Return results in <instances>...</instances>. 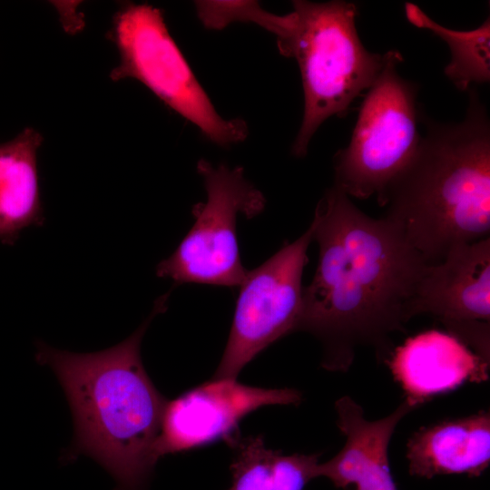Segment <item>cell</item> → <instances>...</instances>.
I'll return each mask as SVG.
<instances>
[{
    "label": "cell",
    "instance_id": "obj_17",
    "mask_svg": "<svg viewBox=\"0 0 490 490\" xmlns=\"http://www.w3.org/2000/svg\"><path fill=\"white\" fill-rule=\"evenodd\" d=\"M195 8L202 24L213 30L234 22H250L277 36L284 21V15L264 10L256 1H196Z\"/></svg>",
    "mask_w": 490,
    "mask_h": 490
},
{
    "label": "cell",
    "instance_id": "obj_5",
    "mask_svg": "<svg viewBox=\"0 0 490 490\" xmlns=\"http://www.w3.org/2000/svg\"><path fill=\"white\" fill-rule=\"evenodd\" d=\"M109 34L120 57L110 73L113 81L138 80L216 144L228 146L247 138L245 121L225 119L218 113L158 8L124 4L115 13Z\"/></svg>",
    "mask_w": 490,
    "mask_h": 490
},
{
    "label": "cell",
    "instance_id": "obj_1",
    "mask_svg": "<svg viewBox=\"0 0 490 490\" xmlns=\"http://www.w3.org/2000/svg\"><path fill=\"white\" fill-rule=\"evenodd\" d=\"M310 225L318 265L303 287L295 331L320 342L327 370L348 371L361 346L387 362L394 351L391 334L405 332L415 317L428 264L395 224L368 216L335 185L318 201Z\"/></svg>",
    "mask_w": 490,
    "mask_h": 490
},
{
    "label": "cell",
    "instance_id": "obj_8",
    "mask_svg": "<svg viewBox=\"0 0 490 490\" xmlns=\"http://www.w3.org/2000/svg\"><path fill=\"white\" fill-rule=\"evenodd\" d=\"M312 227L248 271L236 301L231 328L212 378L236 379L242 368L279 338L295 332L302 303V275Z\"/></svg>",
    "mask_w": 490,
    "mask_h": 490
},
{
    "label": "cell",
    "instance_id": "obj_14",
    "mask_svg": "<svg viewBox=\"0 0 490 490\" xmlns=\"http://www.w3.org/2000/svg\"><path fill=\"white\" fill-rule=\"evenodd\" d=\"M40 132L24 129L11 141L0 142V241L14 245L25 228L44 223L37 152Z\"/></svg>",
    "mask_w": 490,
    "mask_h": 490
},
{
    "label": "cell",
    "instance_id": "obj_15",
    "mask_svg": "<svg viewBox=\"0 0 490 490\" xmlns=\"http://www.w3.org/2000/svg\"><path fill=\"white\" fill-rule=\"evenodd\" d=\"M224 440L233 451L228 490H304L318 477V455H284L267 447L261 436L237 431Z\"/></svg>",
    "mask_w": 490,
    "mask_h": 490
},
{
    "label": "cell",
    "instance_id": "obj_16",
    "mask_svg": "<svg viewBox=\"0 0 490 490\" xmlns=\"http://www.w3.org/2000/svg\"><path fill=\"white\" fill-rule=\"evenodd\" d=\"M407 19L415 26L431 31L444 40L451 54L446 65V76L459 91L490 80V18L469 31L445 27L429 17L417 5L405 4Z\"/></svg>",
    "mask_w": 490,
    "mask_h": 490
},
{
    "label": "cell",
    "instance_id": "obj_7",
    "mask_svg": "<svg viewBox=\"0 0 490 490\" xmlns=\"http://www.w3.org/2000/svg\"><path fill=\"white\" fill-rule=\"evenodd\" d=\"M197 172L203 180L206 201L193 207V226L174 252L157 265L156 275L172 279L175 285L240 287L249 270L240 256L237 218L259 215L266 199L240 166L215 167L201 159Z\"/></svg>",
    "mask_w": 490,
    "mask_h": 490
},
{
    "label": "cell",
    "instance_id": "obj_3",
    "mask_svg": "<svg viewBox=\"0 0 490 490\" xmlns=\"http://www.w3.org/2000/svg\"><path fill=\"white\" fill-rule=\"evenodd\" d=\"M426 133L379 203L429 265L456 246L489 238L490 122L475 89L459 122L422 118Z\"/></svg>",
    "mask_w": 490,
    "mask_h": 490
},
{
    "label": "cell",
    "instance_id": "obj_11",
    "mask_svg": "<svg viewBox=\"0 0 490 490\" xmlns=\"http://www.w3.org/2000/svg\"><path fill=\"white\" fill-rule=\"evenodd\" d=\"M415 408L405 399L387 416L368 420L353 398H338L337 425L346 442L335 456L318 464L317 476L338 488L354 485L355 490H397L388 465V445L397 424Z\"/></svg>",
    "mask_w": 490,
    "mask_h": 490
},
{
    "label": "cell",
    "instance_id": "obj_9",
    "mask_svg": "<svg viewBox=\"0 0 490 490\" xmlns=\"http://www.w3.org/2000/svg\"><path fill=\"white\" fill-rule=\"evenodd\" d=\"M301 398V393L293 388H262L236 379L212 378L167 400L156 445L157 456L225 439L252 411L265 406L298 405Z\"/></svg>",
    "mask_w": 490,
    "mask_h": 490
},
{
    "label": "cell",
    "instance_id": "obj_12",
    "mask_svg": "<svg viewBox=\"0 0 490 490\" xmlns=\"http://www.w3.org/2000/svg\"><path fill=\"white\" fill-rule=\"evenodd\" d=\"M415 407L466 382L488 378L489 362L449 333L427 330L408 338L387 361Z\"/></svg>",
    "mask_w": 490,
    "mask_h": 490
},
{
    "label": "cell",
    "instance_id": "obj_4",
    "mask_svg": "<svg viewBox=\"0 0 490 490\" xmlns=\"http://www.w3.org/2000/svg\"><path fill=\"white\" fill-rule=\"evenodd\" d=\"M292 6L276 38L279 53L294 58L301 74L303 118L291 151L304 157L322 122L331 116L344 117L353 101L372 85L386 54L363 45L355 3L297 0Z\"/></svg>",
    "mask_w": 490,
    "mask_h": 490
},
{
    "label": "cell",
    "instance_id": "obj_2",
    "mask_svg": "<svg viewBox=\"0 0 490 490\" xmlns=\"http://www.w3.org/2000/svg\"><path fill=\"white\" fill-rule=\"evenodd\" d=\"M168 297H160L135 332L110 348L74 353L37 344L36 360L54 370L69 402L74 426L71 450L102 465L118 490H144L159 459L156 445L167 400L149 377L140 349Z\"/></svg>",
    "mask_w": 490,
    "mask_h": 490
},
{
    "label": "cell",
    "instance_id": "obj_13",
    "mask_svg": "<svg viewBox=\"0 0 490 490\" xmlns=\"http://www.w3.org/2000/svg\"><path fill=\"white\" fill-rule=\"evenodd\" d=\"M407 457L412 475L479 476L490 462V414L444 420L420 428L408 439Z\"/></svg>",
    "mask_w": 490,
    "mask_h": 490
},
{
    "label": "cell",
    "instance_id": "obj_10",
    "mask_svg": "<svg viewBox=\"0 0 490 490\" xmlns=\"http://www.w3.org/2000/svg\"><path fill=\"white\" fill-rule=\"evenodd\" d=\"M415 316L430 314L450 331L471 322H490V238L454 247L427 265L419 282Z\"/></svg>",
    "mask_w": 490,
    "mask_h": 490
},
{
    "label": "cell",
    "instance_id": "obj_6",
    "mask_svg": "<svg viewBox=\"0 0 490 490\" xmlns=\"http://www.w3.org/2000/svg\"><path fill=\"white\" fill-rule=\"evenodd\" d=\"M385 54L384 65L361 103L350 142L333 159V185L349 198L376 195L378 204L421 138L417 86L399 74L403 58L398 51Z\"/></svg>",
    "mask_w": 490,
    "mask_h": 490
}]
</instances>
